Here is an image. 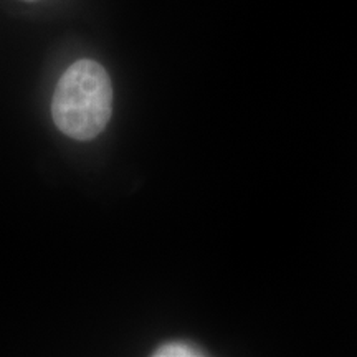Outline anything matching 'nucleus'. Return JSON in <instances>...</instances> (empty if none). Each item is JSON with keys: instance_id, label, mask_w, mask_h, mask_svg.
Masks as SVG:
<instances>
[{"instance_id": "2", "label": "nucleus", "mask_w": 357, "mask_h": 357, "mask_svg": "<svg viewBox=\"0 0 357 357\" xmlns=\"http://www.w3.org/2000/svg\"><path fill=\"white\" fill-rule=\"evenodd\" d=\"M155 357H190V356H204L202 351L197 347L187 344V342H167V344L160 346L154 352Z\"/></svg>"}, {"instance_id": "1", "label": "nucleus", "mask_w": 357, "mask_h": 357, "mask_svg": "<svg viewBox=\"0 0 357 357\" xmlns=\"http://www.w3.org/2000/svg\"><path fill=\"white\" fill-rule=\"evenodd\" d=\"M113 113V84L95 60L83 58L65 70L52 101V116L65 136L77 141L95 139L105 131Z\"/></svg>"}, {"instance_id": "3", "label": "nucleus", "mask_w": 357, "mask_h": 357, "mask_svg": "<svg viewBox=\"0 0 357 357\" xmlns=\"http://www.w3.org/2000/svg\"><path fill=\"white\" fill-rule=\"evenodd\" d=\"M26 2H37V0H26Z\"/></svg>"}]
</instances>
